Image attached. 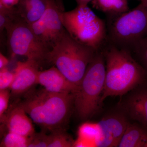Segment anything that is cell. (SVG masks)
I'll return each instance as SVG.
<instances>
[{
	"label": "cell",
	"instance_id": "13",
	"mask_svg": "<svg viewBox=\"0 0 147 147\" xmlns=\"http://www.w3.org/2000/svg\"><path fill=\"white\" fill-rule=\"evenodd\" d=\"M32 121L17 104L1 118V122L5 125L7 131L26 137H30L35 133Z\"/></svg>",
	"mask_w": 147,
	"mask_h": 147
},
{
	"label": "cell",
	"instance_id": "4",
	"mask_svg": "<svg viewBox=\"0 0 147 147\" xmlns=\"http://www.w3.org/2000/svg\"><path fill=\"white\" fill-rule=\"evenodd\" d=\"M96 51L76 41L65 30L50 51L47 61L78 86Z\"/></svg>",
	"mask_w": 147,
	"mask_h": 147
},
{
	"label": "cell",
	"instance_id": "22",
	"mask_svg": "<svg viewBox=\"0 0 147 147\" xmlns=\"http://www.w3.org/2000/svg\"><path fill=\"white\" fill-rule=\"evenodd\" d=\"M14 76V71L11 72L6 67L0 69V90L10 89Z\"/></svg>",
	"mask_w": 147,
	"mask_h": 147
},
{
	"label": "cell",
	"instance_id": "3",
	"mask_svg": "<svg viewBox=\"0 0 147 147\" xmlns=\"http://www.w3.org/2000/svg\"><path fill=\"white\" fill-rule=\"evenodd\" d=\"M105 72V58L101 48L95 53L74 94V106L81 120L91 117L101 108Z\"/></svg>",
	"mask_w": 147,
	"mask_h": 147
},
{
	"label": "cell",
	"instance_id": "17",
	"mask_svg": "<svg viewBox=\"0 0 147 147\" xmlns=\"http://www.w3.org/2000/svg\"><path fill=\"white\" fill-rule=\"evenodd\" d=\"M98 132L97 123L86 122L83 123L78 129V138L76 140L77 146L88 147V146L91 145L94 146Z\"/></svg>",
	"mask_w": 147,
	"mask_h": 147
},
{
	"label": "cell",
	"instance_id": "18",
	"mask_svg": "<svg viewBox=\"0 0 147 147\" xmlns=\"http://www.w3.org/2000/svg\"><path fill=\"white\" fill-rule=\"evenodd\" d=\"M127 51L147 71V32Z\"/></svg>",
	"mask_w": 147,
	"mask_h": 147
},
{
	"label": "cell",
	"instance_id": "12",
	"mask_svg": "<svg viewBox=\"0 0 147 147\" xmlns=\"http://www.w3.org/2000/svg\"><path fill=\"white\" fill-rule=\"evenodd\" d=\"M37 84H39L48 91L74 94L78 86L69 82L55 66L43 71H39Z\"/></svg>",
	"mask_w": 147,
	"mask_h": 147
},
{
	"label": "cell",
	"instance_id": "14",
	"mask_svg": "<svg viewBox=\"0 0 147 147\" xmlns=\"http://www.w3.org/2000/svg\"><path fill=\"white\" fill-rule=\"evenodd\" d=\"M49 0H21L13 9L17 18L32 25L39 20L45 13Z\"/></svg>",
	"mask_w": 147,
	"mask_h": 147
},
{
	"label": "cell",
	"instance_id": "2",
	"mask_svg": "<svg viewBox=\"0 0 147 147\" xmlns=\"http://www.w3.org/2000/svg\"><path fill=\"white\" fill-rule=\"evenodd\" d=\"M28 93L17 105L33 121L44 131L64 129L74 106V94L53 92L44 88Z\"/></svg>",
	"mask_w": 147,
	"mask_h": 147
},
{
	"label": "cell",
	"instance_id": "24",
	"mask_svg": "<svg viewBox=\"0 0 147 147\" xmlns=\"http://www.w3.org/2000/svg\"><path fill=\"white\" fill-rule=\"evenodd\" d=\"M21 0H0V9L13 10L16 8Z\"/></svg>",
	"mask_w": 147,
	"mask_h": 147
},
{
	"label": "cell",
	"instance_id": "25",
	"mask_svg": "<svg viewBox=\"0 0 147 147\" xmlns=\"http://www.w3.org/2000/svg\"><path fill=\"white\" fill-rule=\"evenodd\" d=\"M8 63V59L2 53H0V69L6 67Z\"/></svg>",
	"mask_w": 147,
	"mask_h": 147
},
{
	"label": "cell",
	"instance_id": "23",
	"mask_svg": "<svg viewBox=\"0 0 147 147\" xmlns=\"http://www.w3.org/2000/svg\"><path fill=\"white\" fill-rule=\"evenodd\" d=\"M10 93L8 89L0 90V118L5 115L8 108Z\"/></svg>",
	"mask_w": 147,
	"mask_h": 147
},
{
	"label": "cell",
	"instance_id": "5",
	"mask_svg": "<svg viewBox=\"0 0 147 147\" xmlns=\"http://www.w3.org/2000/svg\"><path fill=\"white\" fill-rule=\"evenodd\" d=\"M64 27L76 41L96 50L102 48L107 41L105 20H102L88 5H77L68 11H62Z\"/></svg>",
	"mask_w": 147,
	"mask_h": 147
},
{
	"label": "cell",
	"instance_id": "9",
	"mask_svg": "<svg viewBox=\"0 0 147 147\" xmlns=\"http://www.w3.org/2000/svg\"><path fill=\"white\" fill-rule=\"evenodd\" d=\"M129 120L119 107L117 110L107 114L97 123L98 132L94 146L117 147L130 123Z\"/></svg>",
	"mask_w": 147,
	"mask_h": 147
},
{
	"label": "cell",
	"instance_id": "11",
	"mask_svg": "<svg viewBox=\"0 0 147 147\" xmlns=\"http://www.w3.org/2000/svg\"><path fill=\"white\" fill-rule=\"evenodd\" d=\"M40 67L37 63L30 60L18 62L14 70V79L9 89L13 95L26 92L37 84Z\"/></svg>",
	"mask_w": 147,
	"mask_h": 147
},
{
	"label": "cell",
	"instance_id": "29",
	"mask_svg": "<svg viewBox=\"0 0 147 147\" xmlns=\"http://www.w3.org/2000/svg\"></svg>",
	"mask_w": 147,
	"mask_h": 147
},
{
	"label": "cell",
	"instance_id": "21",
	"mask_svg": "<svg viewBox=\"0 0 147 147\" xmlns=\"http://www.w3.org/2000/svg\"><path fill=\"white\" fill-rule=\"evenodd\" d=\"M49 134L45 132L35 133L29 137L28 147H48Z\"/></svg>",
	"mask_w": 147,
	"mask_h": 147
},
{
	"label": "cell",
	"instance_id": "15",
	"mask_svg": "<svg viewBox=\"0 0 147 147\" xmlns=\"http://www.w3.org/2000/svg\"><path fill=\"white\" fill-rule=\"evenodd\" d=\"M118 147H147V128L135 122L130 123Z\"/></svg>",
	"mask_w": 147,
	"mask_h": 147
},
{
	"label": "cell",
	"instance_id": "20",
	"mask_svg": "<svg viewBox=\"0 0 147 147\" xmlns=\"http://www.w3.org/2000/svg\"><path fill=\"white\" fill-rule=\"evenodd\" d=\"M29 140V137L7 131L1 142V147H28Z\"/></svg>",
	"mask_w": 147,
	"mask_h": 147
},
{
	"label": "cell",
	"instance_id": "1",
	"mask_svg": "<svg viewBox=\"0 0 147 147\" xmlns=\"http://www.w3.org/2000/svg\"><path fill=\"white\" fill-rule=\"evenodd\" d=\"M102 50L106 68L102 103L107 98L123 96L147 81V71L128 51L108 41Z\"/></svg>",
	"mask_w": 147,
	"mask_h": 147
},
{
	"label": "cell",
	"instance_id": "28",
	"mask_svg": "<svg viewBox=\"0 0 147 147\" xmlns=\"http://www.w3.org/2000/svg\"><path fill=\"white\" fill-rule=\"evenodd\" d=\"M140 3L142 4L145 6L147 7V0H139Z\"/></svg>",
	"mask_w": 147,
	"mask_h": 147
},
{
	"label": "cell",
	"instance_id": "8",
	"mask_svg": "<svg viewBox=\"0 0 147 147\" xmlns=\"http://www.w3.org/2000/svg\"><path fill=\"white\" fill-rule=\"evenodd\" d=\"M62 11L55 0H49L45 13L35 23L30 25L34 34L51 50L65 31L61 18Z\"/></svg>",
	"mask_w": 147,
	"mask_h": 147
},
{
	"label": "cell",
	"instance_id": "16",
	"mask_svg": "<svg viewBox=\"0 0 147 147\" xmlns=\"http://www.w3.org/2000/svg\"><path fill=\"white\" fill-rule=\"evenodd\" d=\"M127 0H92L93 7L105 14H116L129 10Z\"/></svg>",
	"mask_w": 147,
	"mask_h": 147
},
{
	"label": "cell",
	"instance_id": "19",
	"mask_svg": "<svg viewBox=\"0 0 147 147\" xmlns=\"http://www.w3.org/2000/svg\"><path fill=\"white\" fill-rule=\"evenodd\" d=\"M74 142L64 129H61L50 132L48 147H74Z\"/></svg>",
	"mask_w": 147,
	"mask_h": 147
},
{
	"label": "cell",
	"instance_id": "26",
	"mask_svg": "<svg viewBox=\"0 0 147 147\" xmlns=\"http://www.w3.org/2000/svg\"><path fill=\"white\" fill-rule=\"evenodd\" d=\"M77 5H88L90 2H91L92 0H75Z\"/></svg>",
	"mask_w": 147,
	"mask_h": 147
},
{
	"label": "cell",
	"instance_id": "7",
	"mask_svg": "<svg viewBox=\"0 0 147 147\" xmlns=\"http://www.w3.org/2000/svg\"><path fill=\"white\" fill-rule=\"evenodd\" d=\"M6 32L7 45L12 55L24 56L40 66L45 63H48L51 50L38 38L29 24L16 19Z\"/></svg>",
	"mask_w": 147,
	"mask_h": 147
},
{
	"label": "cell",
	"instance_id": "6",
	"mask_svg": "<svg viewBox=\"0 0 147 147\" xmlns=\"http://www.w3.org/2000/svg\"><path fill=\"white\" fill-rule=\"evenodd\" d=\"M107 41L128 50L147 32V7L140 3L123 13L106 14Z\"/></svg>",
	"mask_w": 147,
	"mask_h": 147
},
{
	"label": "cell",
	"instance_id": "10",
	"mask_svg": "<svg viewBox=\"0 0 147 147\" xmlns=\"http://www.w3.org/2000/svg\"><path fill=\"white\" fill-rule=\"evenodd\" d=\"M123 96L119 107L129 119L147 128V81Z\"/></svg>",
	"mask_w": 147,
	"mask_h": 147
},
{
	"label": "cell",
	"instance_id": "27",
	"mask_svg": "<svg viewBox=\"0 0 147 147\" xmlns=\"http://www.w3.org/2000/svg\"><path fill=\"white\" fill-rule=\"evenodd\" d=\"M57 3L60 9L62 11H65V7L64 6L63 0H55Z\"/></svg>",
	"mask_w": 147,
	"mask_h": 147
}]
</instances>
